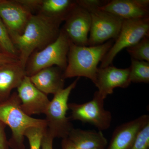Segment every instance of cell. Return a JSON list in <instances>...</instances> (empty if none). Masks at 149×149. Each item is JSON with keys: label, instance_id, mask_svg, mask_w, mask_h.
I'll list each match as a JSON object with an SVG mask.
<instances>
[{"label": "cell", "instance_id": "obj_1", "mask_svg": "<svg viewBox=\"0 0 149 149\" xmlns=\"http://www.w3.org/2000/svg\"><path fill=\"white\" fill-rule=\"evenodd\" d=\"M62 22L37 13L33 15L21 35L12 39L18 53L19 61L25 69L29 57L57 38Z\"/></svg>", "mask_w": 149, "mask_h": 149}, {"label": "cell", "instance_id": "obj_2", "mask_svg": "<svg viewBox=\"0 0 149 149\" xmlns=\"http://www.w3.org/2000/svg\"><path fill=\"white\" fill-rule=\"evenodd\" d=\"M113 41L110 40L94 46H77L70 41L67 65L63 72L64 79L85 77L95 84L98 65L111 48Z\"/></svg>", "mask_w": 149, "mask_h": 149}, {"label": "cell", "instance_id": "obj_3", "mask_svg": "<svg viewBox=\"0 0 149 149\" xmlns=\"http://www.w3.org/2000/svg\"><path fill=\"white\" fill-rule=\"evenodd\" d=\"M21 102L17 92L12 93L9 98L0 103V121L9 126L12 136L8 141L10 148L25 149V131L31 127H47L45 119L34 118L22 109Z\"/></svg>", "mask_w": 149, "mask_h": 149}, {"label": "cell", "instance_id": "obj_4", "mask_svg": "<svg viewBox=\"0 0 149 149\" xmlns=\"http://www.w3.org/2000/svg\"><path fill=\"white\" fill-rule=\"evenodd\" d=\"M70 41L61 29L58 37L49 45L29 57L25 66L26 76L30 77L47 68L56 66L64 71L67 65Z\"/></svg>", "mask_w": 149, "mask_h": 149}, {"label": "cell", "instance_id": "obj_5", "mask_svg": "<svg viewBox=\"0 0 149 149\" xmlns=\"http://www.w3.org/2000/svg\"><path fill=\"white\" fill-rule=\"evenodd\" d=\"M79 78L77 77L69 86L55 94L45 112L47 130L54 139H64L74 128L66 114L69 109V96L76 87Z\"/></svg>", "mask_w": 149, "mask_h": 149}, {"label": "cell", "instance_id": "obj_6", "mask_svg": "<svg viewBox=\"0 0 149 149\" xmlns=\"http://www.w3.org/2000/svg\"><path fill=\"white\" fill-rule=\"evenodd\" d=\"M148 35L149 17L123 20L119 35L114 44L102 60L100 68L111 65L116 56L121 51L133 45Z\"/></svg>", "mask_w": 149, "mask_h": 149}, {"label": "cell", "instance_id": "obj_7", "mask_svg": "<svg viewBox=\"0 0 149 149\" xmlns=\"http://www.w3.org/2000/svg\"><path fill=\"white\" fill-rule=\"evenodd\" d=\"M104 99L97 92L93 99L83 104H68L70 120H77L95 126L99 131L108 129L111 125V113L104 108Z\"/></svg>", "mask_w": 149, "mask_h": 149}, {"label": "cell", "instance_id": "obj_8", "mask_svg": "<svg viewBox=\"0 0 149 149\" xmlns=\"http://www.w3.org/2000/svg\"><path fill=\"white\" fill-rule=\"evenodd\" d=\"M91 17L88 46L102 45L110 40H115L119 35L123 20L111 14L93 8L87 10Z\"/></svg>", "mask_w": 149, "mask_h": 149}, {"label": "cell", "instance_id": "obj_9", "mask_svg": "<svg viewBox=\"0 0 149 149\" xmlns=\"http://www.w3.org/2000/svg\"><path fill=\"white\" fill-rule=\"evenodd\" d=\"M64 21L65 23L61 29L70 41L76 45L88 46V34L91 25L90 13L77 4Z\"/></svg>", "mask_w": 149, "mask_h": 149}, {"label": "cell", "instance_id": "obj_10", "mask_svg": "<svg viewBox=\"0 0 149 149\" xmlns=\"http://www.w3.org/2000/svg\"><path fill=\"white\" fill-rule=\"evenodd\" d=\"M33 14L17 0H0V18L11 39L21 35Z\"/></svg>", "mask_w": 149, "mask_h": 149}, {"label": "cell", "instance_id": "obj_11", "mask_svg": "<svg viewBox=\"0 0 149 149\" xmlns=\"http://www.w3.org/2000/svg\"><path fill=\"white\" fill-rule=\"evenodd\" d=\"M131 83L129 68H119L110 65L99 68L94 84L98 88L96 92L105 100L116 88H127Z\"/></svg>", "mask_w": 149, "mask_h": 149}, {"label": "cell", "instance_id": "obj_12", "mask_svg": "<svg viewBox=\"0 0 149 149\" xmlns=\"http://www.w3.org/2000/svg\"><path fill=\"white\" fill-rule=\"evenodd\" d=\"M17 89L22 109L26 114L31 116L45 114L50 101L47 95L33 85L29 77L25 76Z\"/></svg>", "mask_w": 149, "mask_h": 149}, {"label": "cell", "instance_id": "obj_13", "mask_svg": "<svg viewBox=\"0 0 149 149\" xmlns=\"http://www.w3.org/2000/svg\"><path fill=\"white\" fill-rule=\"evenodd\" d=\"M123 20L149 17V0H111L99 8Z\"/></svg>", "mask_w": 149, "mask_h": 149}, {"label": "cell", "instance_id": "obj_14", "mask_svg": "<svg viewBox=\"0 0 149 149\" xmlns=\"http://www.w3.org/2000/svg\"><path fill=\"white\" fill-rule=\"evenodd\" d=\"M149 123V116L145 114L118 126L106 149H131L139 133Z\"/></svg>", "mask_w": 149, "mask_h": 149}, {"label": "cell", "instance_id": "obj_15", "mask_svg": "<svg viewBox=\"0 0 149 149\" xmlns=\"http://www.w3.org/2000/svg\"><path fill=\"white\" fill-rule=\"evenodd\" d=\"M63 70L56 66L47 68L29 77L31 82L40 91L47 95H54L63 89Z\"/></svg>", "mask_w": 149, "mask_h": 149}, {"label": "cell", "instance_id": "obj_16", "mask_svg": "<svg viewBox=\"0 0 149 149\" xmlns=\"http://www.w3.org/2000/svg\"><path fill=\"white\" fill-rule=\"evenodd\" d=\"M25 76V68L19 61L0 65V103L9 98Z\"/></svg>", "mask_w": 149, "mask_h": 149}, {"label": "cell", "instance_id": "obj_17", "mask_svg": "<svg viewBox=\"0 0 149 149\" xmlns=\"http://www.w3.org/2000/svg\"><path fill=\"white\" fill-rule=\"evenodd\" d=\"M65 138L83 149H106L108 146L107 141L101 131L73 128Z\"/></svg>", "mask_w": 149, "mask_h": 149}, {"label": "cell", "instance_id": "obj_18", "mask_svg": "<svg viewBox=\"0 0 149 149\" xmlns=\"http://www.w3.org/2000/svg\"><path fill=\"white\" fill-rule=\"evenodd\" d=\"M76 5V1L42 0L38 13L63 22Z\"/></svg>", "mask_w": 149, "mask_h": 149}, {"label": "cell", "instance_id": "obj_19", "mask_svg": "<svg viewBox=\"0 0 149 149\" xmlns=\"http://www.w3.org/2000/svg\"><path fill=\"white\" fill-rule=\"evenodd\" d=\"M129 78L131 83H149V62L131 58Z\"/></svg>", "mask_w": 149, "mask_h": 149}, {"label": "cell", "instance_id": "obj_20", "mask_svg": "<svg viewBox=\"0 0 149 149\" xmlns=\"http://www.w3.org/2000/svg\"><path fill=\"white\" fill-rule=\"evenodd\" d=\"M126 49L131 58L149 62V35L143 37L138 43Z\"/></svg>", "mask_w": 149, "mask_h": 149}, {"label": "cell", "instance_id": "obj_21", "mask_svg": "<svg viewBox=\"0 0 149 149\" xmlns=\"http://www.w3.org/2000/svg\"><path fill=\"white\" fill-rule=\"evenodd\" d=\"M0 48L3 52L18 57V53L6 27L0 18Z\"/></svg>", "mask_w": 149, "mask_h": 149}, {"label": "cell", "instance_id": "obj_22", "mask_svg": "<svg viewBox=\"0 0 149 149\" xmlns=\"http://www.w3.org/2000/svg\"><path fill=\"white\" fill-rule=\"evenodd\" d=\"M47 127H31L25 131L24 137L29 141L30 149H40L42 139Z\"/></svg>", "mask_w": 149, "mask_h": 149}, {"label": "cell", "instance_id": "obj_23", "mask_svg": "<svg viewBox=\"0 0 149 149\" xmlns=\"http://www.w3.org/2000/svg\"><path fill=\"white\" fill-rule=\"evenodd\" d=\"M131 149H149V123L139 133Z\"/></svg>", "mask_w": 149, "mask_h": 149}, {"label": "cell", "instance_id": "obj_24", "mask_svg": "<svg viewBox=\"0 0 149 149\" xmlns=\"http://www.w3.org/2000/svg\"><path fill=\"white\" fill-rule=\"evenodd\" d=\"M107 1H99V0H78L76 1L78 6L88 10L93 8L101 7L104 5Z\"/></svg>", "mask_w": 149, "mask_h": 149}, {"label": "cell", "instance_id": "obj_25", "mask_svg": "<svg viewBox=\"0 0 149 149\" xmlns=\"http://www.w3.org/2000/svg\"><path fill=\"white\" fill-rule=\"evenodd\" d=\"M17 1L32 13L33 11H38L42 2V0H17Z\"/></svg>", "mask_w": 149, "mask_h": 149}, {"label": "cell", "instance_id": "obj_26", "mask_svg": "<svg viewBox=\"0 0 149 149\" xmlns=\"http://www.w3.org/2000/svg\"><path fill=\"white\" fill-rule=\"evenodd\" d=\"M6 125L0 121V149H10L6 133Z\"/></svg>", "mask_w": 149, "mask_h": 149}, {"label": "cell", "instance_id": "obj_27", "mask_svg": "<svg viewBox=\"0 0 149 149\" xmlns=\"http://www.w3.org/2000/svg\"><path fill=\"white\" fill-rule=\"evenodd\" d=\"M54 139L53 136L49 133L47 128L42 139L41 149H53V143Z\"/></svg>", "mask_w": 149, "mask_h": 149}, {"label": "cell", "instance_id": "obj_28", "mask_svg": "<svg viewBox=\"0 0 149 149\" xmlns=\"http://www.w3.org/2000/svg\"><path fill=\"white\" fill-rule=\"evenodd\" d=\"M18 57L0 52V65L19 61Z\"/></svg>", "mask_w": 149, "mask_h": 149}, {"label": "cell", "instance_id": "obj_29", "mask_svg": "<svg viewBox=\"0 0 149 149\" xmlns=\"http://www.w3.org/2000/svg\"><path fill=\"white\" fill-rule=\"evenodd\" d=\"M62 149H83L75 146L66 138L62 139L61 142Z\"/></svg>", "mask_w": 149, "mask_h": 149}, {"label": "cell", "instance_id": "obj_30", "mask_svg": "<svg viewBox=\"0 0 149 149\" xmlns=\"http://www.w3.org/2000/svg\"><path fill=\"white\" fill-rule=\"evenodd\" d=\"M0 52H2V50H1V48H0Z\"/></svg>", "mask_w": 149, "mask_h": 149}]
</instances>
